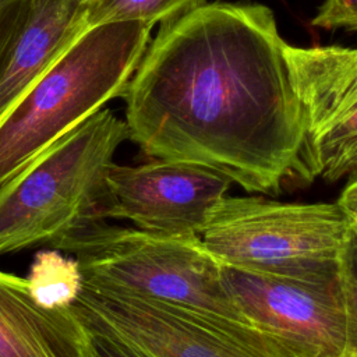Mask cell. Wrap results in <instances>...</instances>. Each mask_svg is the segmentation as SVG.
<instances>
[{"instance_id":"cell-1","label":"cell","mask_w":357,"mask_h":357,"mask_svg":"<svg viewBox=\"0 0 357 357\" xmlns=\"http://www.w3.org/2000/svg\"><path fill=\"white\" fill-rule=\"evenodd\" d=\"M284 43L264 4L204 3L162 22L123 96L128 139L247 192L301 183L304 130Z\"/></svg>"},{"instance_id":"cell-2","label":"cell","mask_w":357,"mask_h":357,"mask_svg":"<svg viewBox=\"0 0 357 357\" xmlns=\"http://www.w3.org/2000/svg\"><path fill=\"white\" fill-rule=\"evenodd\" d=\"M153 24L89 28L0 123V185L114 99L123 98Z\"/></svg>"},{"instance_id":"cell-3","label":"cell","mask_w":357,"mask_h":357,"mask_svg":"<svg viewBox=\"0 0 357 357\" xmlns=\"http://www.w3.org/2000/svg\"><path fill=\"white\" fill-rule=\"evenodd\" d=\"M128 128L100 109L0 185V257L52 245L99 220L106 176Z\"/></svg>"},{"instance_id":"cell-4","label":"cell","mask_w":357,"mask_h":357,"mask_svg":"<svg viewBox=\"0 0 357 357\" xmlns=\"http://www.w3.org/2000/svg\"><path fill=\"white\" fill-rule=\"evenodd\" d=\"M50 248L74 257L84 286L91 289L181 304L248 322L223 286L220 264L198 237L167 236L99 219L75 227Z\"/></svg>"},{"instance_id":"cell-5","label":"cell","mask_w":357,"mask_h":357,"mask_svg":"<svg viewBox=\"0 0 357 357\" xmlns=\"http://www.w3.org/2000/svg\"><path fill=\"white\" fill-rule=\"evenodd\" d=\"M353 218L337 202L297 204L225 195L198 238L223 266L297 279L339 275Z\"/></svg>"},{"instance_id":"cell-6","label":"cell","mask_w":357,"mask_h":357,"mask_svg":"<svg viewBox=\"0 0 357 357\" xmlns=\"http://www.w3.org/2000/svg\"><path fill=\"white\" fill-rule=\"evenodd\" d=\"M71 307L155 357H297L248 322L181 304L82 286Z\"/></svg>"},{"instance_id":"cell-7","label":"cell","mask_w":357,"mask_h":357,"mask_svg":"<svg viewBox=\"0 0 357 357\" xmlns=\"http://www.w3.org/2000/svg\"><path fill=\"white\" fill-rule=\"evenodd\" d=\"M284 59L304 139L301 183H336L357 173V47L294 46Z\"/></svg>"},{"instance_id":"cell-8","label":"cell","mask_w":357,"mask_h":357,"mask_svg":"<svg viewBox=\"0 0 357 357\" xmlns=\"http://www.w3.org/2000/svg\"><path fill=\"white\" fill-rule=\"evenodd\" d=\"M226 291L254 326L297 357H346L347 321L340 276L297 279L220 265Z\"/></svg>"},{"instance_id":"cell-9","label":"cell","mask_w":357,"mask_h":357,"mask_svg":"<svg viewBox=\"0 0 357 357\" xmlns=\"http://www.w3.org/2000/svg\"><path fill=\"white\" fill-rule=\"evenodd\" d=\"M230 177L211 167L155 159L107 172L100 219L130 220L135 227L183 237H198L211 209L226 195Z\"/></svg>"},{"instance_id":"cell-10","label":"cell","mask_w":357,"mask_h":357,"mask_svg":"<svg viewBox=\"0 0 357 357\" xmlns=\"http://www.w3.org/2000/svg\"><path fill=\"white\" fill-rule=\"evenodd\" d=\"M89 28L88 0H28L0 68V123Z\"/></svg>"},{"instance_id":"cell-11","label":"cell","mask_w":357,"mask_h":357,"mask_svg":"<svg viewBox=\"0 0 357 357\" xmlns=\"http://www.w3.org/2000/svg\"><path fill=\"white\" fill-rule=\"evenodd\" d=\"M0 357H95L73 307L38 304L25 278L0 271Z\"/></svg>"},{"instance_id":"cell-12","label":"cell","mask_w":357,"mask_h":357,"mask_svg":"<svg viewBox=\"0 0 357 357\" xmlns=\"http://www.w3.org/2000/svg\"><path fill=\"white\" fill-rule=\"evenodd\" d=\"M25 279L33 300L50 310L71 307L84 286L78 261L54 248L35 254Z\"/></svg>"},{"instance_id":"cell-13","label":"cell","mask_w":357,"mask_h":357,"mask_svg":"<svg viewBox=\"0 0 357 357\" xmlns=\"http://www.w3.org/2000/svg\"><path fill=\"white\" fill-rule=\"evenodd\" d=\"M205 0H88V22H165L204 4Z\"/></svg>"},{"instance_id":"cell-14","label":"cell","mask_w":357,"mask_h":357,"mask_svg":"<svg viewBox=\"0 0 357 357\" xmlns=\"http://www.w3.org/2000/svg\"><path fill=\"white\" fill-rule=\"evenodd\" d=\"M339 276L347 321L346 357H357V223L353 220L340 255Z\"/></svg>"},{"instance_id":"cell-15","label":"cell","mask_w":357,"mask_h":357,"mask_svg":"<svg viewBox=\"0 0 357 357\" xmlns=\"http://www.w3.org/2000/svg\"><path fill=\"white\" fill-rule=\"evenodd\" d=\"M89 329L95 357H155L105 325L78 317Z\"/></svg>"},{"instance_id":"cell-16","label":"cell","mask_w":357,"mask_h":357,"mask_svg":"<svg viewBox=\"0 0 357 357\" xmlns=\"http://www.w3.org/2000/svg\"><path fill=\"white\" fill-rule=\"evenodd\" d=\"M311 25L324 29L357 31V0H324Z\"/></svg>"},{"instance_id":"cell-17","label":"cell","mask_w":357,"mask_h":357,"mask_svg":"<svg viewBox=\"0 0 357 357\" xmlns=\"http://www.w3.org/2000/svg\"><path fill=\"white\" fill-rule=\"evenodd\" d=\"M28 0H0V68L22 24Z\"/></svg>"},{"instance_id":"cell-18","label":"cell","mask_w":357,"mask_h":357,"mask_svg":"<svg viewBox=\"0 0 357 357\" xmlns=\"http://www.w3.org/2000/svg\"><path fill=\"white\" fill-rule=\"evenodd\" d=\"M336 202L342 205L349 213L357 212V173L349 177Z\"/></svg>"},{"instance_id":"cell-19","label":"cell","mask_w":357,"mask_h":357,"mask_svg":"<svg viewBox=\"0 0 357 357\" xmlns=\"http://www.w3.org/2000/svg\"><path fill=\"white\" fill-rule=\"evenodd\" d=\"M351 215V218H353V220L357 223V212H353V213H350Z\"/></svg>"}]
</instances>
